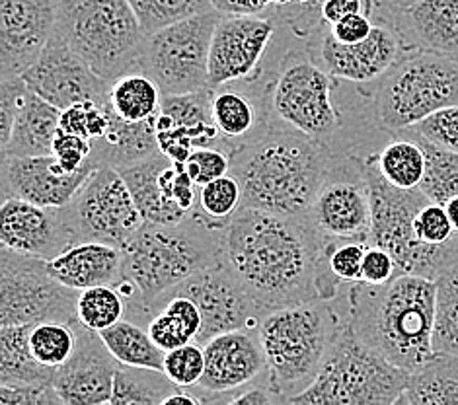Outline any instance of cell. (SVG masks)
I'll use <instances>...</instances> for the list:
<instances>
[{
  "label": "cell",
  "mask_w": 458,
  "mask_h": 405,
  "mask_svg": "<svg viewBox=\"0 0 458 405\" xmlns=\"http://www.w3.org/2000/svg\"><path fill=\"white\" fill-rule=\"evenodd\" d=\"M94 170V162H89L82 170L67 173L53 155L3 156V168H0L3 201L16 197L46 207H64L74 199Z\"/></svg>",
  "instance_id": "cell-23"
},
{
  "label": "cell",
  "mask_w": 458,
  "mask_h": 405,
  "mask_svg": "<svg viewBox=\"0 0 458 405\" xmlns=\"http://www.w3.org/2000/svg\"><path fill=\"white\" fill-rule=\"evenodd\" d=\"M122 254L115 287L127 302L125 317L147 327L174 287L225 257L223 228L203 223L193 211L178 224L145 223Z\"/></svg>",
  "instance_id": "cell-3"
},
{
  "label": "cell",
  "mask_w": 458,
  "mask_h": 405,
  "mask_svg": "<svg viewBox=\"0 0 458 405\" xmlns=\"http://www.w3.org/2000/svg\"><path fill=\"white\" fill-rule=\"evenodd\" d=\"M330 242L309 215L242 207L223 228L225 259L261 314L340 294L326 266Z\"/></svg>",
  "instance_id": "cell-2"
},
{
  "label": "cell",
  "mask_w": 458,
  "mask_h": 405,
  "mask_svg": "<svg viewBox=\"0 0 458 405\" xmlns=\"http://www.w3.org/2000/svg\"><path fill=\"white\" fill-rule=\"evenodd\" d=\"M28 90L30 86L21 76L3 79V84H0V150L8 145L10 135H13L14 129L16 115Z\"/></svg>",
  "instance_id": "cell-50"
},
{
  "label": "cell",
  "mask_w": 458,
  "mask_h": 405,
  "mask_svg": "<svg viewBox=\"0 0 458 405\" xmlns=\"http://www.w3.org/2000/svg\"><path fill=\"white\" fill-rule=\"evenodd\" d=\"M172 164V160L157 150L148 158L129 164V166L117 168L122 173L127 188L143 215L145 223L152 224H178L190 213H185L180 205L166 199L162 191L160 176Z\"/></svg>",
  "instance_id": "cell-27"
},
{
  "label": "cell",
  "mask_w": 458,
  "mask_h": 405,
  "mask_svg": "<svg viewBox=\"0 0 458 405\" xmlns=\"http://www.w3.org/2000/svg\"><path fill=\"white\" fill-rule=\"evenodd\" d=\"M63 403L53 384H0V405H57Z\"/></svg>",
  "instance_id": "cell-52"
},
{
  "label": "cell",
  "mask_w": 458,
  "mask_h": 405,
  "mask_svg": "<svg viewBox=\"0 0 458 405\" xmlns=\"http://www.w3.org/2000/svg\"><path fill=\"white\" fill-rule=\"evenodd\" d=\"M157 150V115L137 123L123 122L115 115L110 131L92 142L90 160L96 168H123L148 158Z\"/></svg>",
  "instance_id": "cell-29"
},
{
  "label": "cell",
  "mask_w": 458,
  "mask_h": 405,
  "mask_svg": "<svg viewBox=\"0 0 458 405\" xmlns=\"http://www.w3.org/2000/svg\"><path fill=\"white\" fill-rule=\"evenodd\" d=\"M205 372L198 386L190 388L201 403H223L267 372V360L258 327L215 335L203 345Z\"/></svg>",
  "instance_id": "cell-18"
},
{
  "label": "cell",
  "mask_w": 458,
  "mask_h": 405,
  "mask_svg": "<svg viewBox=\"0 0 458 405\" xmlns=\"http://www.w3.org/2000/svg\"><path fill=\"white\" fill-rule=\"evenodd\" d=\"M219 18L213 8L147 36L137 71L150 76L162 96L211 89L209 53Z\"/></svg>",
  "instance_id": "cell-11"
},
{
  "label": "cell",
  "mask_w": 458,
  "mask_h": 405,
  "mask_svg": "<svg viewBox=\"0 0 458 405\" xmlns=\"http://www.w3.org/2000/svg\"><path fill=\"white\" fill-rule=\"evenodd\" d=\"M183 168L190 173L195 185L201 188L205 183L231 173V155L219 147L195 148L190 158L185 160Z\"/></svg>",
  "instance_id": "cell-49"
},
{
  "label": "cell",
  "mask_w": 458,
  "mask_h": 405,
  "mask_svg": "<svg viewBox=\"0 0 458 405\" xmlns=\"http://www.w3.org/2000/svg\"><path fill=\"white\" fill-rule=\"evenodd\" d=\"M377 125L396 135L446 105H458V57L406 53L370 84Z\"/></svg>",
  "instance_id": "cell-9"
},
{
  "label": "cell",
  "mask_w": 458,
  "mask_h": 405,
  "mask_svg": "<svg viewBox=\"0 0 458 405\" xmlns=\"http://www.w3.org/2000/svg\"><path fill=\"white\" fill-rule=\"evenodd\" d=\"M0 244L49 261L79 242L67 207H46L14 197L0 207Z\"/></svg>",
  "instance_id": "cell-21"
},
{
  "label": "cell",
  "mask_w": 458,
  "mask_h": 405,
  "mask_svg": "<svg viewBox=\"0 0 458 405\" xmlns=\"http://www.w3.org/2000/svg\"><path fill=\"white\" fill-rule=\"evenodd\" d=\"M31 325L0 327V384H53L57 368L43 367L31 353Z\"/></svg>",
  "instance_id": "cell-31"
},
{
  "label": "cell",
  "mask_w": 458,
  "mask_h": 405,
  "mask_svg": "<svg viewBox=\"0 0 458 405\" xmlns=\"http://www.w3.org/2000/svg\"><path fill=\"white\" fill-rule=\"evenodd\" d=\"M240 209H242V185L233 173H226L201 185L193 213L213 228H225Z\"/></svg>",
  "instance_id": "cell-39"
},
{
  "label": "cell",
  "mask_w": 458,
  "mask_h": 405,
  "mask_svg": "<svg viewBox=\"0 0 458 405\" xmlns=\"http://www.w3.org/2000/svg\"><path fill=\"white\" fill-rule=\"evenodd\" d=\"M53 156L57 158L59 166L67 172L74 173L82 170L86 164L92 162V140L84 139L81 135H72V133H64V131L59 129V133L55 137V142H53ZM96 166V164H94Z\"/></svg>",
  "instance_id": "cell-51"
},
{
  "label": "cell",
  "mask_w": 458,
  "mask_h": 405,
  "mask_svg": "<svg viewBox=\"0 0 458 405\" xmlns=\"http://www.w3.org/2000/svg\"><path fill=\"white\" fill-rule=\"evenodd\" d=\"M61 0H0V79L21 76L55 34Z\"/></svg>",
  "instance_id": "cell-19"
},
{
  "label": "cell",
  "mask_w": 458,
  "mask_h": 405,
  "mask_svg": "<svg viewBox=\"0 0 458 405\" xmlns=\"http://www.w3.org/2000/svg\"><path fill=\"white\" fill-rule=\"evenodd\" d=\"M347 322L363 342L403 370L435 357V281L402 273L385 284H344Z\"/></svg>",
  "instance_id": "cell-4"
},
{
  "label": "cell",
  "mask_w": 458,
  "mask_h": 405,
  "mask_svg": "<svg viewBox=\"0 0 458 405\" xmlns=\"http://www.w3.org/2000/svg\"><path fill=\"white\" fill-rule=\"evenodd\" d=\"M334 160L301 131L271 123L252 145L234 152L231 173L242 185V207L301 216L309 215Z\"/></svg>",
  "instance_id": "cell-5"
},
{
  "label": "cell",
  "mask_w": 458,
  "mask_h": 405,
  "mask_svg": "<svg viewBox=\"0 0 458 405\" xmlns=\"http://www.w3.org/2000/svg\"><path fill=\"white\" fill-rule=\"evenodd\" d=\"M375 162L383 178L400 190H420L428 170V156L418 137L400 131L378 152Z\"/></svg>",
  "instance_id": "cell-33"
},
{
  "label": "cell",
  "mask_w": 458,
  "mask_h": 405,
  "mask_svg": "<svg viewBox=\"0 0 458 405\" xmlns=\"http://www.w3.org/2000/svg\"><path fill=\"white\" fill-rule=\"evenodd\" d=\"M435 355H458V257L435 277Z\"/></svg>",
  "instance_id": "cell-38"
},
{
  "label": "cell",
  "mask_w": 458,
  "mask_h": 405,
  "mask_svg": "<svg viewBox=\"0 0 458 405\" xmlns=\"http://www.w3.org/2000/svg\"><path fill=\"white\" fill-rule=\"evenodd\" d=\"M211 94L213 89H203L180 96H162L160 112L157 114V125L178 127L185 131L193 142V148H223L211 112Z\"/></svg>",
  "instance_id": "cell-30"
},
{
  "label": "cell",
  "mask_w": 458,
  "mask_h": 405,
  "mask_svg": "<svg viewBox=\"0 0 458 405\" xmlns=\"http://www.w3.org/2000/svg\"><path fill=\"white\" fill-rule=\"evenodd\" d=\"M79 291L51 275L47 261L0 249V327L76 320Z\"/></svg>",
  "instance_id": "cell-12"
},
{
  "label": "cell",
  "mask_w": 458,
  "mask_h": 405,
  "mask_svg": "<svg viewBox=\"0 0 458 405\" xmlns=\"http://www.w3.org/2000/svg\"><path fill=\"white\" fill-rule=\"evenodd\" d=\"M411 133V131H410ZM413 135V133H411ZM418 137V135H413ZM428 156V170L420 185V190L435 203H445L458 195V155L431 145V142L418 137Z\"/></svg>",
  "instance_id": "cell-42"
},
{
  "label": "cell",
  "mask_w": 458,
  "mask_h": 405,
  "mask_svg": "<svg viewBox=\"0 0 458 405\" xmlns=\"http://www.w3.org/2000/svg\"><path fill=\"white\" fill-rule=\"evenodd\" d=\"M168 294H182L198 304L201 312V330L195 342L201 345L225 332L258 327L261 316H264L225 257L219 264L185 279Z\"/></svg>",
  "instance_id": "cell-15"
},
{
  "label": "cell",
  "mask_w": 458,
  "mask_h": 405,
  "mask_svg": "<svg viewBox=\"0 0 458 405\" xmlns=\"http://www.w3.org/2000/svg\"><path fill=\"white\" fill-rule=\"evenodd\" d=\"M277 34V24L267 14H221L209 53V86L254 76Z\"/></svg>",
  "instance_id": "cell-16"
},
{
  "label": "cell",
  "mask_w": 458,
  "mask_h": 405,
  "mask_svg": "<svg viewBox=\"0 0 458 405\" xmlns=\"http://www.w3.org/2000/svg\"><path fill=\"white\" fill-rule=\"evenodd\" d=\"M125 316L127 302L115 284H98V287L79 291L76 317L90 330L102 332L123 320Z\"/></svg>",
  "instance_id": "cell-40"
},
{
  "label": "cell",
  "mask_w": 458,
  "mask_h": 405,
  "mask_svg": "<svg viewBox=\"0 0 458 405\" xmlns=\"http://www.w3.org/2000/svg\"><path fill=\"white\" fill-rule=\"evenodd\" d=\"M370 242L365 240H334L326 256V266L334 281L340 284H352L361 281V269L365 251Z\"/></svg>",
  "instance_id": "cell-45"
},
{
  "label": "cell",
  "mask_w": 458,
  "mask_h": 405,
  "mask_svg": "<svg viewBox=\"0 0 458 405\" xmlns=\"http://www.w3.org/2000/svg\"><path fill=\"white\" fill-rule=\"evenodd\" d=\"M398 405H458V355H435L413 370Z\"/></svg>",
  "instance_id": "cell-32"
},
{
  "label": "cell",
  "mask_w": 458,
  "mask_h": 405,
  "mask_svg": "<svg viewBox=\"0 0 458 405\" xmlns=\"http://www.w3.org/2000/svg\"><path fill=\"white\" fill-rule=\"evenodd\" d=\"M375 24L377 21L373 16L367 13H361V14H353V16H347V18L340 20L337 24L330 26V31L337 41L359 43L370 36V31H373Z\"/></svg>",
  "instance_id": "cell-55"
},
{
  "label": "cell",
  "mask_w": 458,
  "mask_h": 405,
  "mask_svg": "<svg viewBox=\"0 0 458 405\" xmlns=\"http://www.w3.org/2000/svg\"><path fill=\"white\" fill-rule=\"evenodd\" d=\"M178 388L165 370L119 363L110 405H166V400Z\"/></svg>",
  "instance_id": "cell-36"
},
{
  "label": "cell",
  "mask_w": 458,
  "mask_h": 405,
  "mask_svg": "<svg viewBox=\"0 0 458 405\" xmlns=\"http://www.w3.org/2000/svg\"><path fill=\"white\" fill-rule=\"evenodd\" d=\"M98 333L102 335L104 343L122 365L157 370L165 368L166 351L155 343L145 325L123 317Z\"/></svg>",
  "instance_id": "cell-35"
},
{
  "label": "cell",
  "mask_w": 458,
  "mask_h": 405,
  "mask_svg": "<svg viewBox=\"0 0 458 405\" xmlns=\"http://www.w3.org/2000/svg\"><path fill=\"white\" fill-rule=\"evenodd\" d=\"M258 72L266 79L271 123L301 131L332 158H367L394 137L375 122L370 84L335 79L310 46L279 30Z\"/></svg>",
  "instance_id": "cell-1"
},
{
  "label": "cell",
  "mask_w": 458,
  "mask_h": 405,
  "mask_svg": "<svg viewBox=\"0 0 458 405\" xmlns=\"http://www.w3.org/2000/svg\"><path fill=\"white\" fill-rule=\"evenodd\" d=\"M320 13L326 24L334 26L340 20L353 14L367 13L373 16V0H324Z\"/></svg>",
  "instance_id": "cell-56"
},
{
  "label": "cell",
  "mask_w": 458,
  "mask_h": 405,
  "mask_svg": "<svg viewBox=\"0 0 458 405\" xmlns=\"http://www.w3.org/2000/svg\"><path fill=\"white\" fill-rule=\"evenodd\" d=\"M398 275V266L394 256L383 246L369 244L363 259L361 283L385 284Z\"/></svg>",
  "instance_id": "cell-53"
},
{
  "label": "cell",
  "mask_w": 458,
  "mask_h": 405,
  "mask_svg": "<svg viewBox=\"0 0 458 405\" xmlns=\"http://www.w3.org/2000/svg\"><path fill=\"white\" fill-rule=\"evenodd\" d=\"M76 242H104L123 248L145 224L139 207L117 168L100 166L64 205Z\"/></svg>",
  "instance_id": "cell-13"
},
{
  "label": "cell",
  "mask_w": 458,
  "mask_h": 405,
  "mask_svg": "<svg viewBox=\"0 0 458 405\" xmlns=\"http://www.w3.org/2000/svg\"><path fill=\"white\" fill-rule=\"evenodd\" d=\"M30 90H34L59 109L81 102L110 105L112 82L96 74L76 55L57 31L43 49L41 57L21 74Z\"/></svg>",
  "instance_id": "cell-17"
},
{
  "label": "cell",
  "mask_w": 458,
  "mask_h": 405,
  "mask_svg": "<svg viewBox=\"0 0 458 405\" xmlns=\"http://www.w3.org/2000/svg\"><path fill=\"white\" fill-rule=\"evenodd\" d=\"M410 370L369 347L349 322L337 333L318 376L294 396V405H398L410 384Z\"/></svg>",
  "instance_id": "cell-7"
},
{
  "label": "cell",
  "mask_w": 458,
  "mask_h": 405,
  "mask_svg": "<svg viewBox=\"0 0 458 405\" xmlns=\"http://www.w3.org/2000/svg\"><path fill=\"white\" fill-rule=\"evenodd\" d=\"M385 24L396 30L408 53L425 51L458 57V0H418Z\"/></svg>",
  "instance_id": "cell-25"
},
{
  "label": "cell",
  "mask_w": 458,
  "mask_h": 405,
  "mask_svg": "<svg viewBox=\"0 0 458 405\" xmlns=\"http://www.w3.org/2000/svg\"><path fill=\"white\" fill-rule=\"evenodd\" d=\"M147 36L180 20L213 10L211 0H129Z\"/></svg>",
  "instance_id": "cell-44"
},
{
  "label": "cell",
  "mask_w": 458,
  "mask_h": 405,
  "mask_svg": "<svg viewBox=\"0 0 458 405\" xmlns=\"http://www.w3.org/2000/svg\"><path fill=\"white\" fill-rule=\"evenodd\" d=\"M76 332V347L71 359L57 368L55 386L63 405L110 403L119 360L104 343L102 335L79 322H71Z\"/></svg>",
  "instance_id": "cell-22"
},
{
  "label": "cell",
  "mask_w": 458,
  "mask_h": 405,
  "mask_svg": "<svg viewBox=\"0 0 458 405\" xmlns=\"http://www.w3.org/2000/svg\"><path fill=\"white\" fill-rule=\"evenodd\" d=\"M165 375L180 388H193L199 384L205 372V349L198 342L166 351Z\"/></svg>",
  "instance_id": "cell-46"
},
{
  "label": "cell",
  "mask_w": 458,
  "mask_h": 405,
  "mask_svg": "<svg viewBox=\"0 0 458 405\" xmlns=\"http://www.w3.org/2000/svg\"><path fill=\"white\" fill-rule=\"evenodd\" d=\"M74 347L76 332L71 322H39L31 325L30 349L43 367H63L74 353Z\"/></svg>",
  "instance_id": "cell-41"
},
{
  "label": "cell",
  "mask_w": 458,
  "mask_h": 405,
  "mask_svg": "<svg viewBox=\"0 0 458 405\" xmlns=\"http://www.w3.org/2000/svg\"><path fill=\"white\" fill-rule=\"evenodd\" d=\"M345 324L347 306L342 291L332 300L294 304L261 316L258 332L267 372L285 403L316 380Z\"/></svg>",
  "instance_id": "cell-6"
},
{
  "label": "cell",
  "mask_w": 458,
  "mask_h": 405,
  "mask_svg": "<svg viewBox=\"0 0 458 405\" xmlns=\"http://www.w3.org/2000/svg\"><path fill=\"white\" fill-rule=\"evenodd\" d=\"M147 330L160 349L172 351V349L198 339L201 330V312L191 299L182 297V294H168L160 302V308L152 316Z\"/></svg>",
  "instance_id": "cell-34"
},
{
  "label": "cell",
  "mask_w": 458,
  "mask_h": 405,
  "mask_svg": "<svg viewBox=\"0 0 458 405\" xmlns=\"http://www.w3.org/2000/svg\"><path fill=\"white\" fill-rule=\"evenodd\" d=\"M122 248L104 242H81L47 261L53 277L74 291L115 284L122 277Z\"/></svg>",
  "instance_id": "cell-26"
},
{
  "label": "cell",
  "mask_w": 458,
  "mask_h": 405,
  "mask_svg": "<svg viewBox=\"0 0 458 405\" xmlns=\"http://www.w3.org/2000/svg\"><path fill=\"white\" fill-rule=\"evenodd\" d=\"M365 176L370 191V244L386 248L396 259L398 275L411 273L433 279L458 257V238L446 246H428L418 240L413 221L429 197L421 190H400L383 178L375 155L365 158Z\"/></svg>",
  "instance_id": "cell-10"
},
{
  "label": "cell",
  "mask_w": 458,
  "mask_h": 405,
  "mask_svg": "<svg viewBox=\"0 0 458 405\" xmlns=\"http://www.w3.org/2000/svg\"><path fill=\"white\" fill-rule=\"evenodd\" d=\"M213 8L221 14H264L266 8L258 0H211Z\"/></svg>",
  "instance_id": "cell-57"
},
{
  "label": "cell",
  "mask_w": 458,
  "mask_h": 405,
  "mask_svg": "<svg viewBox=\"0 0 458 405\" xmlns=\"http://www.w3.org/2000/svg\"><path fill=\"white\" fill-rule=\"evenodd\" d=\"M309 46L332 76L357 84H373L383 79L408 53L396 30L385 21H377L370 36L359 43L337 41L332 36L330 26H326L322 34Z\"/></svg>",
  "instance_id": "cell-20"
},
{
  "label": "cell",
  "mask_w": 458,
  "mask_h": 405,
  "mask_svg": "<svg viewBox=\"0 0 458 405\" xmlns=\"http://www.w3.org/2000/svg\"><path fill=\"white\" fill-rule=\"evenodd\" d=\"M413 3H418V0H373V18L375 21H386Z\"/></svg>",
  "instance_id": "cell-58"
},
{
  "label": "cell",
  "mask_w": 458,
  "mask_h": 405,
  "mask_svg": "<svg viewBox=\"0 0 458 405\" xmlns=\"http://www.w3.org/2000/svg\"><path fill=\"white\" fill-rule=\"evenodd\" d=\"M413 230H416L420 242L428 246H446L458 238L445 207L431 199L425 203L416 215Z\"/></svg>",
  "instance_id": "cell-48"
},
{
  "label": "cell",
  "mask_w": 458,
  "mask_h": 405,
  "mask_svg": "<svg viewBox=\"0 0 458 405\" xmlns=\"http://www.w3.org/2000/svg\"><path fill=\"white\" fill-rule=\"evenodd\" d=\"M309 216L328 238L370 242L373 209L365 176V158L344 156L332 162L310 205Z\"/></svg>",
  "instance_id": "cell-14"
},
{
  "label": "cell",
  "mask_w": 458,
  "mask_h": 405,
  "mask_svg": "<svg viewBox=\"0 0 458 405\" xmlns=\"http://www.w3.org/2000/svg\"><path fill=\"white\" fill-rule=\"evenodd\" d=\"M322 3L324 0H294L291 6L267 8L264 14L274 18L277 30L289 36L294 43H310L328 26L322 20Z\"/></svg>",
  "instance_id": "cell-43"
},
{
  "label": "cell",
  "mask_w": 458,
  "mask_h": 405,
  "mask_svg": "<svg viewBox=\"0 0 458 405\" xmlns=\"http://www.w3.org/2000/svg\"><path fill=\"white\" fill-rule=\"evenodd\" d=\"M55 31L110 82L137 71L147 38L129 0H61Z\"/></svg>",
  "instance_id": "cell-8"
},
{
  "label": "cell",
  "mask_w": 458,
  "mask_h": 405,
  "mask_svg": "<svg viewBox=\"0 0 458 405\" xmlns=\"http://www.w3.org/2000/svg\"><path fill=\"white\" fill-rule=\"evenodd\" d=\"M162 92L158 84L140 71L125 72L112 80L110 105L114 114L129 123L145 122L160 112Z\"/></svg>",
  "instance_id": "cell-37"
},
{
  "label": "cell",
  "mask_w": 458,
  "mask_h": 405,
  "mask_svg": "<svg viewBox=\"0 0 458 405\" xmlns=\"http://www.w3.org/2000/svg\"><path fill=\"white\" fill-rule=\"evenodd\" d=\"M211 112L228 155L252 145L271 125L266 79L256 72L250 79L216 86L211 94Z\"/></svg>",
  "instance_id": "cell-24"
},
{
  "label": "cell",
  "mask_w": 458,
  "mask_h": 405,
  "mask_svg": "<svg viewBox=\"0 0 458 405\" xmlns=\"http://www.w3.org/2000/svg\"><path fill=\"white\" fill-rule=\"evenodd\" d=\"M421 137L431 145L456 152L458 155V105H446L443 109L421 119L420 123L406 129Z\"/></svg>",
  "instance_id": "cell-47"
},
{
  "label": "cell",
  "mask_w": 458,
  "mask_h": 405,
  "mask_svg": "<svg viewBox=\"0 0 458 405\" xmlns=\"http://www.w3.org/2000/svg\"><path fill=\"white\" fill-rule=\"evenodd\" d=\"M271 403H285L274 382L269 378V372L261 375L254 382H250L244 388L236 390L231 396H226L223 405H271Z\"/></svg>",
  "instance_id": "cell-54"
},
{
  "label": "cell",
  "mask_w": 458,
  "mask_h": 405,
  "mask_svg": "<svg viewBox=\"0 0 458 405\" xmlns=\"http://www.w3.org/2000/svg\"><path fill=\"white\" fill-rule=\"evenodd\" d=\"M61 109L34 90H28L16 115L3 156H47L53 155V142L59 133Z\"/></svg>",
  "instance_id": "cell-28"
}]
</instances>
